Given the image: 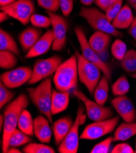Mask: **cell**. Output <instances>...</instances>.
<instances>
[{
	"mask_svg": "<svg viewBox=\"0 0 136 153\" xmlns=\"http://www.w3.org/2000/svg\"><path fill=\"white\" fill-rule=\"evenodd\" d=\"M29 102L28 97L25 94H22L6 108L4 112V123L2 142V152L3 153L7 152L9 148L10 137L18 126L21 113L29 105Z\"/></svg>",
	"mask_w": 136,
	"mask_h": 153,
	"instance_id": "obj_1",
	"label": "cell"
},
{
	"mask_svg": "<svg viewBox=\"0 0 136 153\" xmlns=\"http://www.w3.org/2000/svg\"><path fill=\"white\" fill-rule=\"evenodd\" d=\"M78 79V61L74 54L59 65L54 73L53 82L58 91H68L76 88Z\"/></svg>",
	"mask_w": 136,
	"mask_h": 153,
	"instance_id": "obj_2",
	"label": "cell"
},
{
	"mask_svg": "<svg viewBox=\"0 0 136 153\" xmlns=\"http://www.w3.org/2000/svg\"><path fill=\"white\" fill-rule=\"evenodd\" d=\"M52 84L50 78L45 79L34 88H27L29 100L32 101L39 112L46 117L53 124L51 112Z\"/></svg>",
	"mask_w": 136,
	"mask_h": 153,
	"instance_id": "obj_3",
	"label": "cell"
},
{
	"mask_svg": "<svg viewBox=\"0 0 136 153\" xmlns=\"http://www.w3.org/2000/svg\"><path fill=\"white\" fill-rule=\"evenodd\" d=\"M79 15L94 30L109 34L115 37L123 36V33L115 28L108 20L106 13L95 7H82Z\"/></svg>",
	"mask_w": 136,
	"mask_h": 153,
	"instance_id": "obj_4",
	"label": "cell"
},
{
	"mask_svg": "<svg viewBox=\"0 0 136 153\" xmlns=\"http://www.w3.org/2000/svg\"><path fill=\"white\" fill-rule=\"evenodd\" d=\"M74 51L77 57L78 78L87 88L90 94L92 95L101 78V71L97 66L87 60L78 51Z\"/></svg>",
	"mask_w": 136,
	"mask_h": 153,
	"instance_id": "obj_5",
	"label": "cell"
},
{
	"mask_svg": "<svg viewBox=\"0 0 136 153\" xmlns=\"http://www.w3.org/2000/svg\"><path fill=\"white\" fill-rule=\"evenodd\" d=\"M74 32L80 45L82 51V56L88 62L97 66L101 70L103 74L107 78L108 81H110L112 78V70L109 65L104 62L100 57V55H98L90 47L81 27H75Z\"/></svg>",
	"mask_w": 136,
	"mask_h": 153,
	"instance_id": "obj_6",
	"label": "cell"
},
{
	"mask_svg": "<svg viewBox=\"0 0 136 153\" xmlns=\"http://www.w3.org/2000/svg\"><path fill=\"white\" fill-rule=\"evenodd\" d=\"M62 64V58L54 56L49 58L40 59L34 64L33 75L27 84H34L42 80L47 78L55 73L59 65Z\"/></svg>",
	"mask_w": 136,
	"mask_h": 153,
	"instance_id": "obj_7",
	"label": "cell"
},
{
	"mask_svg": "<svg viewBox=\"0 0 136 153\" xmlns=\"http://www.w3.org/2000/svg\"><path fill=\"white\" fill-rule=\"evenodd\" d=\"M119 116H116L108 120L95 121L85 128L80 135V139L84 140L99 139L113 132L119 123Z\"/></svg>",
	"mask_w": 136,
	"mask_h": 153,
	"instance_id": "obj_8",
	"label": "cell"
},
{
	"mask_svg": "<svg viewBox=\"0 0 136 153\" xmlns=\"http://www.w3.org/2000/svg\"><path fill=\"white\" fill-rule=\"evenodd\" d=\"M73 95L84 104L88 117L92 121H99L112 117L114 112L109 107H104L90 100L81 91L77 89L73 90Z\"/></svg>",
	"mask_w": 136,
	"mask_h": 153,
	"instance_id": "obj_9",
	"label": "cell"
},
{
	"mask_svg": "<svg viewBox=\"0 0 136 153\" xmlns=\"http://www.w3.org/2000/svg\"><path fill=\"white\" fill-rule=\"evenodd\" d=\"M34 4L32 0H16L13 3L1 7V11L6 12L9 17L26 25L34 12Z\"/></svg>",
	"mask_w": 136,
	"mask_h": 153,
	"instance_id": "obj_10",
	"label": "cell"
},
{
	"mask_svg": "<svg viewBox=\"0 0 136 153\" xmlns=\"http://www.w3.org/2000/svg\"><path fill=\"white\" fill-rule=\"evenodd\" d=\"M85 108L82 105H80L78 109L76 118L73 125L65 138L58 147L60 153H77L79 147V128L81 125V118L84 114Z\"/></svg>",
	"mask_w": 136,
	"mask_h": 153,
	"instance_id": "obj_11",
	"label": "cell"
},
{
	"mask_svg": "<svg viewBox=\"0 0 136 153\" xmlns=\"http://www.w3.org/2000/svg\"><path fill=\"white\" fill-rule=\"evenodd\" d=\"M51 20L54 41L52 49L56 51L62 50L66 45V34L68 24L66 20L61 15L47 10Z\"/></svg>",
	"mask_w": 136,
	"mask_h": 153,
	"instance_id": "obj_12",
	"label": "cell"
},
{
	"mask_svg": "<svg viewBox=\"0 0 136 153\" xmlns=\"http://www.w3.org/2000/svg\"><path fill=\"white\" fill-rule=\"evenodd\" d=\"M33 70L30 67H20L1 74V82L9 88L22 86L31 79Z\"/></svg>",
	"mask_w": 136,
	"mask_h": 153,
	"instance_id": "obj_13",
	"label": "cell"
},
{
	"mask_svg": "<svg viewBox=\"0 0 136 153\" xmlns=\"http://www.w3.org/2000/svg\"><path fill=\"white\" fill-rule=\"evenodd\" d=\"M111 103L118 114L126 123L136 121V111L132 101L125 95L116 97Z\"/></svg>",
	"mask_w": 136,
	"mask_h": 153,
	"instance_id": "obj_14",
	"label": "cell"
},
{
	"mask_svg": "<svg viewBox=\"0 0 136 153\" xmlns=\"http://www.w3.org/2000/svg\"><path fill=\"white\" fill-rule=\"evenodd\" d=\"M54 41L53 30L48 29L42 35L33 47L27 52L25 57L30 59L47 53L52 47Z\"/></svg>",
	"mask_w": 136,
	"mask_h": 153,
	"instance_id": "obj_15",
	"label": "cell"
},
{
	"mask_svg": "<svg viewBox=\"0 0 136 153\" xmlns=\"http://www.w3.org/2000/svg\"><path fill=\"white\" fill-rule=\"evenodd\" d=\"M50 123L45 115H39L34 120V135L40 142L49 143L51 141L52 131Z\"/></svg>",
	"mask_w": 136,
	"mask_h": 153,
	"instance_id": "obj_16",
	"label": "cell"
},
{
	"mask_svg": "<svg viewBox=\"0 0 136 153\" xmlns=\"http://www.w3.org/2000/svg\"><path fill=\"white\" fill-rule=\"evenodd\" d=\"M73 123L71 118L69 116L63 117L53 123L52 130L56 146H59L65 138Z\"/></svg>",
	"mask_w": 136,
	"mask_h": 153,
	"instance_id": "obj_17",
	"label": "cell"
},
{
	"mask_svg": "<svg viewBox=\"0 0 136 153\" xmlns=\"http://www.w3.org/2000/svg\"><path fill=\"white\" fill-rule=\"evenodd\" d=\"M112 36L99 30H96L89 38L88 42L93 50L100 56L108 51Z\"/></svg>",
	"mask_w": 136,
	"mask_h": 153,
	"instance_id": "obj_18",
	"label": "cell"
},
{
	"mask_svg": "<svg viewBox=\"0 0 136 153\" xmlns=\"http://www.w3.org/2000/svg\"><path fill=\"white\" fill-rule=\"evenodd\" d=\"M42 31L40 29L28 27L19 34V40L22 50L25 52L30 50L41 37Z\"/></svg>",
	"mask_w": 136,
	"mask_h": 153,
	"instance_id": "obj_19",
	"label": "cell"
},
{
	"mask_svg": "<svg viewBox=\"0 0 136 153\" xmlns=\"http://www.w3.org/2000/svg\"><path fill=\"white\" fill-rule=\"evenodd\" d=\"M70 101V91H60L52 90L51 112L54 115L67 109Z\"/></svg>",
	"mask_w": 136,
	"mask_h": 153,
	"instance_id": "obj_20",
	"label": "cell"
},
{
	"mask_svg": "<svg viewBox=\"0 0 136 153\" xmlns=\"http://www.w3.org/2000/svg\"><path fill=\"white\" fill-rule=\"evenodd\" d=\"M134 18L131 9L129 6L125 5L112 22V24L117 29H128L132 22Z\"/></svg>",
	"mask_w": 136,
	"mask_h": 153,
	"instance_id": "obj_21",
	"label": "cell"
},
{
	"mask_svg": "<svg viewBox=\"0 0 136 153\" xmlns=\"http://www.w3.org/2000/svg\"><path fill=\"white\" fill-rule=\"evenodd\" d=\"M136 135V122L132 123H123L120 125L117 128L114 135L113 142L126 141L132 137Z\"/></svg>",
	"mask_w": 136,
	"mask_h": 153,
	"instance_id": "obj_22",
	"label": "cell"
},
{
	"mask_svg": "<svg viewBox=\"0 0 136 153\" xmlns=\"http://www.w3.org/2000/svg\"><path fill=\"white\" fill-rule=\"evenodd\" d=\"M109 91V81L103 75L94 91V95L95 102L100 105H104L108 99Z\"/></svg>",
	"mask_w": 136,
	"mask_h": 153,
	"instance_id": "obj_23",
	"label": "cell"
},
{
	"mask_svg": "<svg viewBox=\"0 0 136 153\" xmlns=\"http://www.w3.org/2000/svg\"><path fill=\"white\" fill-rule=\"evenodd\" d=\"M0 50L12 52L17 56H20L19 49L16 40L3 29L0 30Z\"/></svg>",
	"mask_w": 136,
	"mask_h": 153,
	"instance_id": "obj_24",
	"label": "cell"
},
{
	"mask_svg": "<svg viewBox=\"0 0 136 153\" xmlns=\"http://www.w3.org/2000/svg\"><path fill=\"white\" fill-rule=\"evenodd\" d=\"M18 127L20 131L29 136H33L34 132V120L31 113L26 109L20 114Z\"/></svg>",
	"mask_w": 136,
	"mask_h": 153,
	"instance_id": "obj_25",
	"label": "cell"
},
{
	"mask_svg": "<svg viewBox=\"0 0 136 153\" xmlns=\"http://www.w3.org/2000/svg\"><path fill=\"white\" fill-rule=\"evenodd\" d=\"M120 65L128 73H136V50L127 51L124 58L121 60Z\"/></svg>",
	"mask_w": 136,
	"mask_h": 153,
	"instance_id": "obj_26",
	"label": "cell"
},
{
	"mask_svg": "<svg viewBox=\"0 0 136 153\" xmlns=\"http://www.w3.org/2000/svg\"><path fill=\"white\" fill-rule=\"evenodd\" d=\"M27 134L18 129H16L11 134L9 140V147H18L31 142L32 139Z\"/></svg>",
	"mask_w": 136,
	"mask_h": 153,
	"instance_id": "obj_27",
	"label": "cell"
},
{
	"mask_svg": "<svg viewBox=\"0 0 136 153\" xmlns=\"http://www.w3.org/2000/svg\"><path fill=\"white\" fill-rule=\"evenodd\" d=\"M130 85L125 76L120 77L112 85V92L114 96L118 97L126 95L129 90Z\"/></svg>",
	"mask_w": 136,
	"mask_h": 153,
	"instance_id": "obj_28",
	"label": "cell"
},
{
	"mask_svg": "<svg viewBox=\"0 0 136 153\" xmlns=\"http://www.w3.org/2000/svg\"><path fill=\"white\" fill-rule=\"evenodd\" d=\"M18 59L14 53L8 51H0V67L3 69H12L17 64Z\"/></svg>",
	"mask_w": 136,
	"mask_h": 153,
	"instance_id": "obj_29",
	"label": "cell"
},
{
	"mask_svg": "<svg viewBox=\"0 0 136 153\" xmlns=\"http://www.w3.org/2000/svg\"><path fill=\"white\" fill-rule=\"evenodd\" d=\"M25 153H55V150L50 146L36 143H29L23 148Z\"/></svg>",
	"mask_w": 136,
	"mask_h": 153,
	"instance_id": "obj_30",
	"label": "cell"
},
{
	"mask_svg": "<svg viewBox=\"0 0 136 153\" xmlns=\"http://www.w3.org/2000/svg\"><path fill=\"white\" fill-rule=\"evenodd\" d=\"M127 52L126 43L120 39L115 40L112 45L111 53L112 56L118 60H122Z\"/></svg>",
	"mask_w": 136,
	"mask_h": 153,
	"instance_id": "obj_31",
	"label": "cell"
},
{
	"mask_svg": "<svg viewBox=\"0 0 136 153\" xmlns=\"http://www.w3.org/2000/svg\"><path fill=\"white\" fill-rule=\"evenodd\" d=\"M30 22L34 26L37 27L47 28L51 25V20L49 16L39 14H33Z\"/></svg>",
	"mask_w": 136,
	"mask_h": 153,
	"instance_id": "obj_32",
	"label": "cell"
},
{
	"mask_svg": "<svg viewBox=\"0 0 136 153\" xmlns=\"http://www.w3.org/2000/svg\"><path fill=\"white\" fill-rule=\"evenodd\" d=\"M15 94L10 91L2 82L0 83V108L2 109L3 107L9 102L13 98Z\"/></svg>",
	"mask_w": 136,
	"mask_h": 153,
	"instance_id": "obj_33",
	"label": "cell"
},
{
	"mask_svg": "<svg viewBox=\"0 0 136 153\" xmlns=\"http://www.w3.org/2000/svg\"><path fill=\"white\" fill-rule=\"evenodd\" d=\"M114 137H109L101 142L97 144L90 151L91 153H108L109 151L111 145L113 142Z\"/></svg>",
	"mask_w": 136,
	"mask_h": 153,
	"instance_id": "obj_34",
	"label": "cell"
},
{
	"mask_svg": "<svg viewBox=\"0 0 136 153\" xmlns=\"http://www.w3.org/2000/svg\"><path fill=\"white\" fill-rule=\"evenodd\" d=\"M39 6L47 11L55 13L60 8V0H37Z\"/></svg>",
	"mask_w": 136,
	"mask_h": 153,
	"instance_id": "obj_35",
	"label": "cell"
},
{
	"mask_svg": "<svg viewBox=\"0 0 136 153\" xmlns=\"http://www.w3.org/2000/svg\"><path fill=\"white\" fill-rule=\"evenodd\" d=\"M123 0H118L112 6H111L105 12L106 15L108 19V20L112 23L114 19L117 17V15L118 14L122 8Z\"/></svg>",
	"mask_w": 136,
	"mask_h": 153,
	"instance_id": "obj_36",
	"label": "cell"
},
{
	"mask_svg": "<svg viewBox=\"0 0 136 153\" xmlns=\"http://www.w3.org/2000/svg\"><path fill=\"white\" fill-rule=\"evenodd\" d=\"M60 8L65 17H68L73 9V0H60Z\"/></svg>",
	"mask_w": 136,
	"mask_h": 153,
	"instance_id": "obj_37",
	"label": "cell"
},
{
	"mask_svg": "<svg viewBox=\"0 0 136 153\" xmlns=\"http://www.w3.org/2000/svg\"><path fill=\"white\" fill-rule=\"evenodd\" d=\"M112 153H133L134 150L128 143H119L115 146L111 151Z\"/></svg>",
	"mask_w": 136,
	"mask_h": 153,
	"instance_id": "obj_38",
	"label": "cell"
},
{
	"mask_svg": "<svg viewBox=\"0 0 136 153\" xmlns=\"http://www.w3.org/2000/svg\"><path fill=\"white\" fill-rule=\"evenodd\" d=\"M118 0H96L95 4L103 11L106 12L107 9Z\"/></svg>",
	"mask_w": 136,
	"mask_h": 153,
	"instance_id": "obj_39",
	"label": "cell"
},
{
	"mask_svg": "<svg viewBox=\"0 0 136 153\" xmlns=\"http://www.w3.org/2000/svg\"><path fill=\"white\" fill-rule=\"evenodd\" d=\"M128 33L136 42V17L134 18L132 22L128 28Z\"/></svg>",
	"mask_w": 136,
	"mask_h": 153,
	"instance_id": "obj_40",
	"label": "cell"
},
{
	"mask_svg": "<svg viewBox=\"0 0 136 153\" xmlns=\"http://www.w3.org/2000/svg\"><path fill=\"white\" fill-rule=\"evenodd\" d=\"M9 15L5 12L1 11V13H0V22L2 23L3 22L6 21L9 19Z\"/></svg>",
	"mask_w": 136,
	"mask_h": 153,
	"instance_id": "obj_41",
	"label": "cell"
},
{
	"mask_svg": "<svg viewBox=\"0 0 136 153\" xmlns=\"http://www.w3.org/2000/svg\"><path fill=\"white\" fill-rule=\"evenodd\" d=\"M16 1V0H0V5H1V7L7 6L13 3Z\"/></svg>",
	"mask_w": 136,
	"mask_h": 153,
	"instance_id": "obj_42",
	"label": "cell"
},
{
	"mask_svg": "<svg viewBox=\"0 0 136 153\" xmlns=\"http://www.w3.org/2000/svg\"><path fill=\"white\" fill-rule=\"evenodd\" d=\"M96 0H81V3L84 6H89L95 2Z\"/></svg>",
	"mask_w": 136,
	"mask_h": 153,
	"instance_id": "obj_43",
	"label": "cell"
},
{
	"mask_svg": "<svg viewBox=\"0 0 136 153\" xmlns=\"http://www.w3.org/2000/svg\"><path fill=\"white\" fill-rule=\"evenodd\" d=\"M7 153H22L19 149L16 148V147H9L7 150Z\"/></svg>",
	"mask_w": 136,
	"mask_h": 153,
	"instance_id": "obj_44",
	"label": "cell"
},
{
	"mask_svg": "<svg viewBox=\"0 0 136 153\" xmlns=\"http://www.w3.org/2000/svg\"><path fill=\"white\" fill-rule=\"evenodd\" d=\"M4 117L2 114H1V115H0V131H2V129L3 128V125H4Z\"/></svg>",
	"mask_w": 136,
	"mask_h": 153,
	"instance_id": "obj_45",
	"label": "cell"
},
{
	"mask_svg": "<svg viewBox=\"0 0 136 153\" xmlns=\"http://www.w3.org/2000/svg\"><path fill=\"white\" fill-rule=\"evenodd\" d=\"M85 115H84V114H83L82 115V117H81V124H83L84 122H85Z\"/></svg>",
	"mask_w": 136,
	"mask_h": 153,
	"instance_id": "obj_46",
	"label": "cell"
},
{
	"mask_svg": "<svg viewBox=\"0 0 136 153\" xmlns=\"http://www.w3.org/2000/svg\"><path fill=\"white\" fill-rule=\"evenodd\" d=\"M130 77L136 79V73H133V74H129Z\"/></svg>",
	"mask_w": 136,
	"mask_h": 153,
	"instance_id": "obj_47",
	"label": "cell"
},
{
	"mask_svg": "<svg viewBox=\"0 0 136 153\" xmlns=\"http://www.w3.org/2000/svg\"><path fill=\"white\" fill-rule=\"evenodd\" d=\"M132 7H133V8L136 10V3H134L133 4Z\"/></svg>",
	"mask_w": 136,
	"mask_h": 153,
	"instance_id": "obj_48",
	"label": "cell"
},
{
	"mask_svg": "<svg viewBox=\"0 0 136 153\" xmlns=\"http://www.w3.org/2000/svg\"><path fill=\"white\" fill-rule=\"evenodd\" d=\"M132 45H134V47H135V50H136V43H135V42H132Z\"/></svg>",
	"mask_w": 136,
	"mask_h": 153,
	"instance_id": "obj_49",
	"label": "cell"
},
{
	"mask_svg": "<svg viewBox=\"0 0 136 153\" xmlns=\"http://www.w3.org/2000/svg\"><path fill=\"white\" fill-rule=\"evenodd\" d=\"M135 149L134 150V152L136 153V140H135Z\"/></svg>",
	"mask_w": 136,
	"mask_h": 153,
	"instance_id": "obj_50",
	"label": "cell"
},
{
	"mask_svg": "<svg viewBox=\"0 0 136 153\" xmlns=\"http://www.w3.org/2000/svg\"><path fill=\"white\" fill-rule=\"evenodd\" d=\"M131 1H134V0H131Z\"/></svg>",
	"mask_w": 136,
	"mask_h": 153,
	"instance_id": "obj_51",
	"label": "cell"
}]
</instances>
